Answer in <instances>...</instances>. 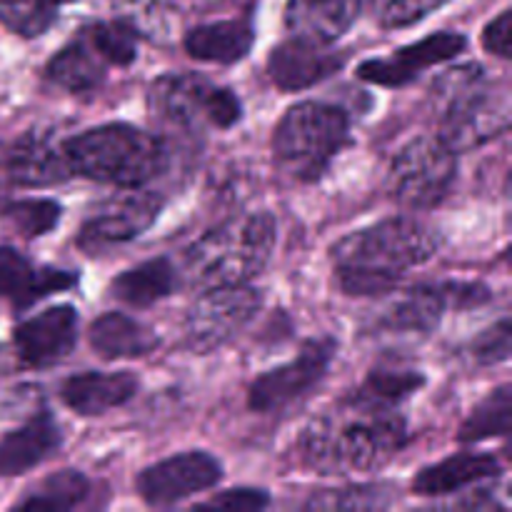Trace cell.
<instances>
[{
  "instance_id": "6da1fadb",
  "label": "cell",
  "mask_w": 512,
  "mask_h": 512,
  "mask_svg": "<svg viewBox=\"0 0 512 512\" xmlns=\"http://www.w3.org/2000/svg\"><path fill=\"white\" fill-rule=\"evenodd\" d=\"M440 248L433 228L413 218H388L355 230L330 248L335 283L345 295H383L408 270L428 263Z\"/></svg>"
},
{
  "instance_id": "7a4b0ae2",
  "label": "cell",
  "mask_w": 512,
  "mask_h": 512,
  "mask_svg": "<svg viewBox=\"0 0 512 512\" xmlns=\"http://www.w3.org/2000/svg\"><path fill=\"white\" fill-rule=\"evenodd\" d=\"M408 443L400 410H373L348 403L313 420L298 440L305 465L320 475L375 473Z\"/></svg>"
},
{
  "instance_id": "3957f363",
  "label": "cell",
  "mask_w": 512,
  "mask_h": 512,
  "mask_svg": "<svg viewBox=\"0 0 512 512\" xmlns=\"http://www.w3.org/2000/svg\"><path fill=\"white\" fill-rule=\"evenodd\" d=\"M63 150L75 175L118 188H143L168 168L163 140L128 123L83 130L65 140Z\"/></svg>"
},
{
  "instance_id": "277c9868",
  "label": "cell",
  "mask_w": 512,
  "mask_h": 512,
  "mask_svg": "<svg viewBox=\"0 0 512 512\" xmlns=\"http://www.w3.org/2000/svg\"><path fill=\"white\" fill-rule=\"evenodd\" d=\"M440 110L438 138L453 153L480 148L510 128L508 88L495 83L478 63L448 70L435 85Z\"/></svg>"
},
{
  "instance_id": "5b68a950",
  "label": "cell",
  "mask_w": 512,
  "mask_h": 512,
  "mask_svg": "<svg viewBox=\"0 0 512 512\" xmlns=\"http://www.w3.org/2000/svg\"><path fill=\"white\" fill-rule=\"evenodd\" d=\"M275 218L265 210L225 220L190 245L185 255L195 288L250 283L268 268L275 250Z\"/></svg>"
},
{
  "instance_id": "8992f818",
  "label": "cell",
  "mask_w": 512,
  "mask_h": 512,
  "mask_svg": "<svg viewBox=\"0 0 512 512\" xmlns=\"http://www.w3.org/2000/svg\"><path fill=\"white\" fill-rule=\"evenodd\" d=\"M350 143V118L343 108L303 100L285 110L273 133V158L285 175L300 183L323 178L340 150Z\"/></svg>"
},
{
  "instance_id": "52a82bcc",
  "label": "cell",
  "mask_w": 512,
  "mask_h": 512,
  "mask_svg": "<svg viewBox=\"0 0 512 512\" xmlns=\"http://www.w3.org/2000/svg\"><path fill=\"white\" fill-rule=\"evenodd\" d=\"M150 113L178 133L205 128L228 130L243 118V103L233 88L198 73H165L150 85Z\"/></svg>"
},
{
  "instance_id": "ba28073f",
  "label": "cell",
  "mask_w": 512,
  "mask_h": 512,
  "mask_svg": "<svg viewBox=\"0 0 512 512\" xmlns=\"http://www.w3.org/2000/svg\"><path fill=\"white\" fill-rule=\"evenodd\" d=\"M458 178V153L438 135H420L395 155L388 170L390 195L408 210H430L443 203Z\"/></svg>"
},
{
  "instance_id": "9c48e42d",
  "label": "cell",
  "mask_w": 512,
  "mask_h": 512,
  "mask_svg": "<svg viewBox=\"0 0 512 512\" xmlns=\"http://www.w3.org/2000/svg\"><path fill=\"white\" fill-rule=\"evenodd\" d=\"M263 293L250 283L205 288L185 315V345L193 353H215L260 313Z\"/></svg>"
},
{
  "instance_id": "30bf717a",
  "label": "cell",
  "mask_w": 512,
  "mask_h": 512,
  "mask_svg": "<svg viewBox=\"0 0 512 512\" xmlns=\"http://www.w3.org/2000/svg\"><path fill=\"white\" fill-rule=\"evenodd\" d=\"M335 358L333 338H315L300 348L298 358L258 375L250 383L248 408L255 413H278L313 393L328 375Z\"/></svg>"
},
{
  "instance_id": "8fae6325",
  "label": "cell",
  "mask_w": 512,
  "mask_h": 512,
  "mask_svg": "<svg viewBox=\"0 0 512 512\" xmlns=\"http://www.w3.org/2000/svg\"><path fill=\"white\" fill-rule=\"evenodd\" d=\"M223 480V465L205 450H188L140 470L135 488L150 508H170L193 495L215 488Z\"/></svg>"
},
{
  "instance_id": "7c38bea8",
  "label": "cell",
  "mask_w": 512,
  "mask_h": 512,
  "mask_svg": "<svg viewBox=\"0 0 512 512\" xmlns=\"http://www.w3.org/2000/svg\"><path fill=\"white\" fill-rule=\"evenodd\" d=\"M73 175L63 143L50 133L30 130L0 150V208L15 188H50Z\"/></svg>"
},
{
  "instance_id": "4fadbf2b",
  "label": "cell",
  "mask_w": 512,
  "mask_h": 512,
  "mask_svg": "<svg viewBox=\"0 0 512 512\" xmlns=\"http://www.w3.org/2000/svg\"><path fill=\"white\" fill-rule=\"evenodd\" d=\"M163 213V198L155 193H125L100 205L78 233V248L85 255H103L140 238Z\"/></svg>"
},
{
  "instance_id": "5bb4252c",
  "label": "cell",
  "mask_w": 512,
  "mask_h": 512,
  "mask_svg": "<svg viewBox=\"0 0 512 512\" xmlns=\"http://www.w3.org/2000/svg\"><path fill=\"white\" fill-rule=\"evenodd\" d=\"M465 45H468V40L463 33L440 30V33L428 35L418 43L403 45L385 58L365 60L358 65V78L365 83L383 85V88H405L413 80H418L425 70L458 58Z\"/></svg>"
},
{
  "instance_id": "9a60e30c",
  "label": "cell",
  "mask_w": 512,
  "mask_h": 512,
  "mask_svg": "<svg viewBox=\"0 0 512 512\" xmlns=\"http://www.w3.org/2000/svg\"><path fill=\"white\" fill-rule=\"evenodd\" d=\"M78 310L73 305H53L15 328L13 343L18 358L30 368H53L70 358L78 343Z\"/></svg>"
},
{
  "instance_id": "2e32d148",
  "label": "cell",
  "mask_w": 512,
  "mask_h": 512,
  "mask_svg": "<svg viewBox=\"0 0 512 512\" xmlns=\"http://www.w3.org/2000/svg\"><path fill=\"white\" fill-rule=\"evenodd\" d=\"M345 55L330 50V45L310 43L290 35L280 45H275L268 55V75L285 93H298L343 68Z\"/></svg>"
},
{
  "instance_id": "e0dca14e",
  "label": "cell",
  "mask_w": 512,
  "mask_h": 512,
  "mask_svg": "<svg viewBox=\"0 0 512 512\" xmlns=\"http://www.w3.org/2000/svg\"><path fill=\"white\" fill-rule=\"evenodd\" d=\"M78 283V275L58 268H35L23 253L0 245V298H8L18 310L30 308L50 293H60Z\"/></svg>"
},
{
  "instance_id": "ac0fdd59",
  "label": "cell",
  "mask_w": 512,
  "mask_h": 512,
  "mask_svg": "<svg viewBox=\"0 0 512 512\" xmlns=\"http://www.w3.org/2000/svg\"><path fill=\"white\" fill-rule=\"evenodd\" d=\"M140 383L130 370H115V373H90L70 375L60 385V400L68 405L73 413L83 418L105 415L108 410L123 408L128 400L135 398Z\"/></svg>"
},
{
  "instance_id": "d6986e66",
  "label": "cell",
  "mask_w": 512,
  "mask_h": 512,
  "mask_svg": "<svg viewBox=\"0 0 512 512\" xmlns=\"http://www.w3.org/2000/svg\"><path fill=\"white\" fill-rule=\"evenodd\" d=\"M363 10V0H288L285 28L293 38L333 45L343 38Z\"/></svg>"
},
{
  "instance_id": "ffe728a7",
  "label": "cell",
  "mask_w": 512,
  "mask_h": 512,
  "mask_svg": "<svg viewBox=\"0 0 512 512\" xmlns=\"http://www.w3.org/2000/svg\"><path fill=\"white\" fill-rule=\"evenodd\" d=\"M63 445V433L53 415L38 413L0 438V478H13L38 468Z\"/></svg>"
},
{
  "instance_id": "44dd1931",
  "label": "cell",
  "mask_w": 512,
  "mask_h": 512,
  "mask_svg": "<svg viewBox=\"0 0 512 512\" xmlns=\"http://www.w3.org/2000/svg\"><path fill=\"white\" fill-rule=\"evenodd\" d=\"M500 473L503 468L495 455L460 453L420 470L413 480V493L420 498H445V495L490 483L500 478Z\"/></svg>"
},
{
  "instance_id": "7402d4cb",
  "label": "cell",
  "mask_w": 512,
  "mask_h": 512,
  "mask_svg": "<svg viewBox=\"0 0 512 512\" xmlns=\"http://www.w3.org/2000/svg\"><path fill=\"white\" fill-rule=\"evenodd\" d=\"M255 43V28L250 18H230L205 23L185 33V53L205 63L233 65L250 53Z\"/></svg>"
},
{
  "instance_id": "603a6c76",
  "label": "cell",
  "mask_w": 512,
  "mask_h": 512,
  "mask_svg": "<svg viewBox=\"0 0 512 512\" xmlns=\"http://www.w3.org/2000/svg\"><path fill=\"white\" fill-rule=\"evenodd\" d=\"M90 348L105 360L143 358L160 345L158 330L125 313H103L90 325Z\"/></svg>"
},
{
  "instance_id": "cb8c5ba5",
  "label": "cell",
  "mask_w": 512,
  "mask_h": 512,
  "mask_svg": "<svg viewBox=\"0 0 512 512\" xmlns=\"http://www.w3.org/2000/svg\"><path fill=\"white\" fill-rule=\"evenodd\" d=\"M108 60L103 58L93 40L88 38L85 30H80L68 45L58 50L53 58L48 60L45 75L53 85L68 90V93H88L95 90L105 80V70H108Z\"/></svg>"
},
{
  "instance_id": "d4e9b609",
  "label": "cell",
  "mask_w": 512,
  "mask_h": 512,
  "mask_svg": "<svg viewBox=\"0 0 512 512\" xmlns=\"http://www.w3.org/2000/svg\"><path fill=\"white\" fill-rule=\"evenodd\" d=\"M448 308V283L415 285L385 310L383 325L393 333L428 335L438 328Z\"/></svg>"
},
{
  "instance_id": "484cf974",
  "label": "cell",
  "mask_w": 512,
  "mask_h": 512,
  "mask_svg": "<svg viewBox=\"0 0 512 512\" xmlns=\"http://www.w3.org/2000/svg\"><path fill=\"white\" fill-rule=\"evenodd\" d=\"M178 290V270L168 258H153L123 270L110 285V293L130 308H150Z\"/></svg>"
},
{
  "instance_id": "4316f807",
  "label": "cell",
  "mask_w": 512,
  "mask_h": 512,
  "mask_svg": "<svg viewBox=\"0 0 512 512\" xmlns=\"http://www.w3.org/2000/svg\"><path fill=\"white\" fill-rule=\"evenodd\" d=\"M425 385V375L415 368L383 365L370 370L358 390L350 395L348 403L373 410H400Z\"/></svg>"
},
{
  "instance_id": "83f0119b",
  "label": "cell",
  "mask_w": 512,
  "mask_h": 512,
  "mask_svg": "<svg viewBox=\"0 0 512 512\" xmlns=\"http://www.w3.org/2000/svg\"><path fill=\"white\" fill-rule=\"evenodd\" d=\"M90 495V483L80 470H58L15 503L18 510L60 512L73 510Z\"/></svg>"
},
{
  "instance_id": "f1b7e54d",
  "label": "cell",
  "mask_w": 512,
  "mask_h": 512,
  "mask_svg": "<svg viewBox=\"0 0 512 512\" xmlns=\"http://www.w3.org/2000/svg\"><path fill=\"white\" fill-rule=\"evenodd\" d=\"M512 393L510 385H500L483 403L475 405L473 413L460 425V443H480L488 438H505L510 433Z\"/></svg>"
},
{
  "instance_id": "f546056e",
  "label": "cell",
  "mask_w": 512,
  "mask_h": 512,
  "mask_svg": "<svg viewBox=\"0 0 512 512\" xmlns=\"http://www.w3.org/2000/svg\"><path fill=\"white\" fill-rule=\"evenodd\" d=\"M60 208L55 200L45 198H28V200H8V203L0 208V218L8 225L13 233L23 235V238H40V235H48L50 230L58 228Z\"/></svg>"
},
{
  "instance_id": "4dcf8cb0",
  "label": "cell",
  "mask_w": 512,
  "mask_h": 512,
  "mask_svg": "<svg viewBox=\"0 0 512 512\" xmlns=\"http://www.w3.org/2000/svg\"><path fill=\"white\" fill-rule=\"evenodd\" d=\"M85 33L93 40L95 48L103 53L110 68H128L138 58L140 33L123 18L98 20V23L85 25Z\"/></svg>"
},
{
  "instance_id": "1f68e13d",
  "label": "cell",
  "mask_w": 512,
  "mask_h": 512,
  "mask_svg": "<svg viewBox=\"0 0 512 512\" xmlns=\"http://www.w3.org/2000/svg\"><path fill=\"white\" fill-rule=\"evenodd\" d=\"M58 0H0V23L20 38H40L58 18Z\"/></svg>"
},
{
  "instance_id": "d6a6232c",
  "label": "cell",
  "mask_w": 512,
  "mask_h": 512,
  "mask_svg": "<svg viewBox=\"0 0 512 512\" xmlns=\"http://www.w3.org/2000/svg\"><path fill=\"white\" fill-rule=\"evenodd\" d=\"M450 0H368L370 15L385 30L408 28L443 8Z\"/></svg>"
},
{
  "instance_id": "836d02e7",
  "label": "cell",
  "mask_w": 512,
  "mask_h": 512,
  "mask_svg": "<svg viewBox=\"0 0 512 512\" xmlns=\"http://www.w3.org/2000/svg\"><path fill=\"white\" fill-rule=\"evenodd\" d=\"M390 503V493L383 485H355L345 490H325L308 500V508L318 510H370L385 508Z\"/></svg>"
},
{
  "instance_id": "e575fe53",
  "label": "cell",
  "mask_w": 512,
  "mask_h": 512,
  "mask_svg": "<svg viewBox=\"0 0 512 512\" xmlns=\"http://www.w3.org/2000/svg\"><path fill=\"white\" fill-rule=\"evenodd\" d=\"M470 358L478 365H498L510 358V320L503 318L493 328L483 330L468 348Z\"/></svg>"
},
{
  "instance_id": "d590c367",
  "label": "cell",
  "mask_w": 512,
  "mask_h": 512,
  "mask_svg": "<svg viewBox=\"0 0 512 512\" xmlns=\"http://www.w3.org/2000/svg\"><path fill=\"white\" fill-rule=\"evenodd\" d=\"M270 505V495L260 488H235L218 493L215 498H210L208 503H203L200 508L210 510H230V512H255L263 510Z\"/></svg>"
},
{
  "instance_id": "8d00e7d4",
  "label": "cell",
  "mask_w": 512,
  "mask_h": 512,
  "mask_svg": "<svg viewBox=\"0 0 512 512\" xmlns=\"http://www.w3.org/2000/svg\"><path fill=\"white\" fill-rule=\"evenodd\" d=\"M510 23L512 13L510 10H503L498 18L490 20L483 30V48L488 50L490 55H498V58L508 60L510 58Z\"/></svg>"
},
{
  "instance_id": "74e56055",
  "label": "cell",
  "mask_w": 512,
  "mask_h": 512,
  "mask_svg": "<svg viewBox=\"0 0 512 512\" xmlns=\"http://www.w3.org/2000/svg\"><path fill=\"white\" fill-rule=\"evenodd\" d=\"M65 3H73V0H58V5H65Z\"/></svg>"
}]
</instances>
